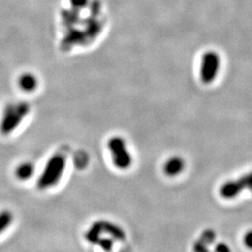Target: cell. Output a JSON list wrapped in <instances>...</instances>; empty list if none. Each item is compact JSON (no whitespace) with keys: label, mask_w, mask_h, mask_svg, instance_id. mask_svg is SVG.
Returning a JSON list of instances; mask_svg holds the SVG:
<instances>
[{"label":"cell","mask_w":252,"mask_h":252,"mask_svg":"<svg viewBox=\"0 0 252 252\" xmlns=\"http://www.w3.org/2000/svg\"><path fill=\"white\" fill-rule=\"evenodd\" d=\"M215 238H216V234H215V233H214L212 230H207V231H205V232L202 234V236H201V240L204 241V242L207 244V245L213 243V241L215 240Z\"/></svg>","instance_id":"obj_11"},{"label":"cell","mask_w":252,"mask_h":252,"mask_svg":"<svg viewBox=\"0 0 252 252\" xmlns=\"http://www.w3.org/2000/svg\"><path fill=\"white\" fill-rule=\"evenodd\" d=\"M67 166V157L58 152L49 157L45 165L36 180V187L40 190H47L56 187L63 179Z\"/></svg>","instance_id":"obj_2"},{"label":"cell","mask_w":252,"mask_h":252,"mask_svg":"<svg viewBox=\"0 0 252 252\" xmlns=\"http://www.w3.org/2000/svg\"><path fill=\"white\" fill-rule=\"evenodd\" d=\"M107 148L111 162L116 169L120 171H126L132 167L134 163V156L123 136H111L107 142Z\"/></svg>","instance_id":"obj_4"},{"label":"cell","mask_w":252,"mask_h":252,"mask_svg":"<svg viewBox=\"0 0 252 252\" xmlns=\"http://www.w3.org/2000/svg\"><path fill=\"white\" fill-rule=\"evenodd\" d=\"M214 252H231L230 248L224 243H220L215 247Z\"/></svg>","instance_id":"obj_13"},{"label":"cell","mask_w":252,"mask_h":252,"mask_svg":"<svg viewBox=\"0 0 252 252\" xmlns=\"http://www.w3.org/2000/svg\"><path fill=\"white\" fill-rule=\"evenodd\" d=\"M36 172L35 164L30 161L21 162L14 170V176L20 181H27L33 178Z\"/></svg>","instance_id":"obj_7"},{"label":"cell","mask_w":252,"mask_h":252,"mask_svg":"<svg viewBox=\"0 0 252 252\" xmlns=\"http://www.w3.org/2000/svg\"><path fill=\"white\" fill-rule=\"evenodd\" d=\"M18 85L24 92H34L37 87V80L33 74L24 73L19 77Z\"/></svg>","instance_id":"obj_8"},{"label":"cell","mask_w":252,"mask_h":252,"mask_svg":"<svg viewBox=\"0 0 252 252\" xmlns=\"http://www.w3.org/2000/svg\"><path fill=\"white\" fill-rule=\"evenodd\" d=\"M220 63V57L215 52H207L203 55L200 64V76L204 83L208 84L216 80Z\"/></svg>","instance_id":"obj_5"},{"label":"cell","mask_w":252,"mask_h":252,"mask_svg":"<svg viewBox=\"0 0 252 252\" xmlns=\"http://www.w3.org/2000/svg\"><path fill=\"white\" fill-rule=\"evenodd\" d=\"M186 166L185 160L180 155H173L162 163V172L165 177L176 178L184 171Z\"/></svg>","instance_id":"obj_6"},{"label":"cell","mask_w":252,"mask_h":252,"mask_svg":"<svg viewBox=\"0 0 252 252\" xmlns=\"http://www.w3.org/2000/svg\"><path fill=\"white\" fill-rule=\"evenodd\" d=\"M30 111V107L26 102L9 103L3 109L0 119V134L11 135Z\"/></svg>","instance_id":"obj_3"},{"label":"cell","mask_w":252,"mask_h":252,"mask_svg":"<svg viewBox=\"0 0 252 252\" xmlns=\"http://www.w3.org/2000/svg\"><path fill=\"white\" fill-rule=\"evenodd\" d=\"M14 220V215L9 209H3L0 211V234L5 233Z\"/></svg>","instance_id":"obj_10"},{"label":"cell","mask_w":252,"mask_h":252,"mask_svg":"<svg viewBox=\"0 0 252 252\" xmlns=\"http://www.w3.org/2000/svg\"><path fill=\"white\" fill-rule=\"evenodd\" d=\"M87 242L99 247L104 252H111L116 242L126 240V231L116 223L100 220L89 227L84 234Z\"/></svg>","instance_id":"obj_1"},{"label":"cell","mask_w":252,"mask_h":252,"mask_svg":"<svg viewBox=\"0 0 252 252\" xmlns=\"http://www.w3.org/2000/svg\"><path fill=\"white\" fill-rule=\"evenodd\" d=\"M244 242H245V245H246L248 248L252 249V231L246 234L245 237H244Z\"/></svg>","instance_id":"obj_14"},{"label":"cell","mask_w":252,"mask_h":252,"mask_svg":"<svg viewBox=\"0 0 252 252\" xmlns=\"http://www.w3.org/2000/svg\"><path fill=\"white\" fill-rule=\"evenodd\" d=\"M242 187L238 180L228 181L224 183L220 188V194L226 199H232L235 197L239 192L242 191Z\"/></svg>","instance_id":"obj_9"},{"label":"cell","mask_w":252,"mask_h":252,"mask_svg":"<svg viewBox=\"0 0 252 252\" xmlns=\"http://www.w3.org/2000/svg\"><path fill=\"white\" fill-rule=\"evenodd\" d=\"M238 181H239V183H240V185L243 189L245 187H247V188H249V189L252 190V172L251 174L246 175L242 178H240Z\"/></svg>","instance_id":"obj_12"}]
</instances>
